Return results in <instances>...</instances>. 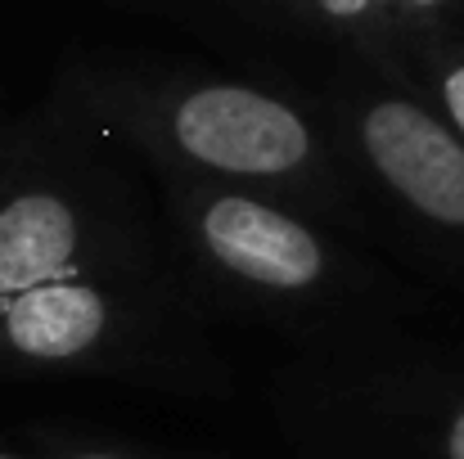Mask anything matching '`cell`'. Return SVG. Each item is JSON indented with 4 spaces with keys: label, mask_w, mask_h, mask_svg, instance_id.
Wrapping results in <instances>:
<instances>
[{
    "label": "cell",
    "mask_w": 464,
    "mask_h": 459,
    "mask_svg": "<svg viewBox=\"0 0 464 459\" xmlns=\"http://www.w3.org/2000/svg\"><path fill=\"white\" fill-rule=\"evenodd\" d=\"M442 95H447V109H451V118H456V127H460V136H464V63H456L447 72Z\"/></svg>",
    "instance_id": "6"
},
{
    "label": "cell",
    "mask_w": 464,
    "mask_h": 459,
    "mask_svg": "<svg viewBox=\"0 0 464 459\" xmlns=\"http://www.w3.org/2000/svg\"><path fill=\"white\" fill-rule=\"evenodd\" d=\"M315 5H320L329 18H361L374 0H315Z\"/></svg>",
    "instance_id": "7"
},
{
    "label": "cell",
    "mask_w": 464,
    "mask_h": 459,
    "mask_svg": "<svg viewBox=\"0 0 464 459\" xmlns=\"http://www.w3.org/2000/svg\"><path fill=\"white\" fill-rule=\"evenodd\" d=\"M5 333L27 356H77L104 333V302L86 284H36L5 306Z\"/></svg>",
    "instance_id": "5"
},
{
    "label": "cell",
    "mask_w": 464,
    "mask_h": 459,
    "mask_svg": "<svg viewBox=\"0 0 464 459\" xmlns=\"http://www.w3.org/2000/svg\"><path fill=\"white\" fill-rule=\"evenodd\" d=\"M361 140L379 171L424 216L464 225V145L424 109L383 100L365 113Z\"/></svg>",
    "instance_id": "2"
},
{
    "label": "cell",
    "mask_w": 464,
    "mask_h": 459,
    "mask_svg": "<svg viewBox=\"0 0 464 459\" xmlns=\"http://www.w3.org/2000/svg\"><path fill=\"white\" fill-rule=\"evenodd\" d=\"M447 451H451V459H464V410H460V419H456V428H451Z\"/></svg>",
    "instance_id": "8"
},
{
    "label": "cell",
    "mask_w": 464,
    "mask_h": 459,
    "mask_svg": "<svg viewBox=\"0 0 464 459\" xmlns=\"http://www.w3.org/2000/svg\"><path fill=\"white\" fill-rule=\"evenodd\" d=\"M203 239L235 275L271 289H303L320 275V244L253 198H217L203 216Z\"/></svg>",
    "instance_id": "3"
},
{
    "label": "cell",
    "mask_w": 464,
    "mask_h": 459,
    "mask_svg": "<svg viewBox=\"0 0 464 459\" xmlns=\"http://www.w3.org/2000/svg\"><path fill=\"white\" fill-rule=\"evenodd\" d=\"M86 459H109V455H86Z\"/></svg>",
    "instance_id": "9"
},
{
    "label": "cell",
    "mask_w": 464,
    "mask_h": 459,
    "mask_svg": "<svg viewBox=\"0 0 464 459\" xmlns=\"http://www.w3.org/2000/svg\"><path fill=\"white\" fill-rule=\"evenodd\" d=\"M77 221L54 194H23L0 207V298L50 284L68 271Z\"/></svg>",
    "instance_id": "4"
},
{
    "label": "cell",
    "mask_w": 464,
    "mask_h": 459,
    "mask_svg": "<svg viewBox=\"0 0 464 459\" xmlns=\"http://www.w3.org/2000/svg\"><path fill=\"white\" fill-rule=\"evenodd\" d=\"M176 140L208 167L235 176H276L307 158V127L271 95L244 86H203L176 109Z\"/></svg>",
    "instance_id": "1"
}]
</instances>
